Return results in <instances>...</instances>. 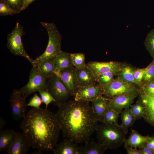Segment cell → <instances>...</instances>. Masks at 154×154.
I'll return each instance as SVG.
<instances>
[{"label": "cell", "mask_w": 154, "mask_h": 154, "mask_svg": "<svg viewBox=\"0 0 154 154\" xmlns=\"http://www.w3.org/2000/svg\"><path fill=\"white\" fill-rule=\"evenodd\" d=\"M89 103L70 100L58 106L56 115L64 138L77 144L90 140L99 121Z\"/></svg>", "instance_id": "1"}, {"label": "cell", "mask_w": 154, "mask_h": 154, "mask_svg": "<svg viewBox=\"0 0 154 154\" xmlns=\"http://www.w3.org/2000/svg\"><path fill=\"white\" fill-rule=\"evenodd\" d=\"M20 128L31 147L41 152L53 151L61 130L56 114L40 108L28 112Z\"/></svg>", "instance_id": "2"}, {"label": "cell", "mask_w": 154, "mask_h": 154, "mask_svg": "<svg viewBox=\"0 0 154 154\" xmlns=\"http://www.w3.org/2000/svg\"><path fill=\"white\" fill-rule=\"evenodd\" d=\"M96 131L98 142L106 150L119 148L126 140V134L121 125L102 122Z\"/></svg>", "instance_id": "3"}, {"label": "cell", "mask_w": 154, "mask_h": 154, "mask_svg": "<svg viewBox=\"0 0 154 154\" xmlns=\"http://www.w3.org/2000/svg\"><path fill=\"white\" fill-rule=\"evenodd\" d=\"M40 23L46 30L48 40L45 51L34 60L36 67L43 60L55 57L62 51L61 48L62 37L55 24L45 22H41Z\"/></svg>", "instance_id": "4"}, {"label": "cell", "mask_w": 154, "mask_h": 154, "mask_svg": "<svg viewBox=\"0 0 154 154\" xmlns=\"http://www.w3.org/2000/svg\"><path fill=\"white\" fill-rule=\"evenodd\" d=\"M25 34L23 27L16 22L14 29L8 35L7 46L11 53L23 57L31 63L33 67H36L34 60L28 54L24 48L22 37Z\"/></svg>", "instance_id": "5"}, {"label": "cell", "mask_w": 154, "mask_h": 154, "mask_svg": "<svg viewBox=\"0 0 154 154\" xmlns=\"http://www.w3.org/2000/svg\"><path fill=\"white\" fill-rule=\"evenodd\" d=\"M100 85L103 96L109 99L122 95L139 93V88L136 85L117 78L107 84Z\"/></svg>", "instance_id": "6"}, {"label": "cell", "mask_w": 154, "mask_h": 154, "mask_svg": "<svg viewBox=\"0 0 154 154\" xmlns=\"http://www.w3.org/2000/svg\"><path fill=\"white\" fill-rule=\"evenodd\" d=\"M49 78L42 75L37 67H33L31 70L27 83L20 88L19 91L25 99L33 93L42 90H48Z\"/></svg>", "instance_id": "7"}, {"label": "cell", "mask_w": 154, "mask_h": 154, "mask_svg": "<svg viewBox=\"0 0 154 154\" xmlns=\"http://www.w3.org/2000/svg\"><path fill=\"white\" fill-rule=\"evenodd\" d=\"M48 91L58 106L66 102L70 96L60 78L55 73L49 78Z\"/></svg>", "instance_id": "8"}, {"label": "cell", "mask_w": 154, "mask_h": 154, "mask_svg": "<svg viewBox=\"0 0 154 154\" xmlns=\"http://www.w3.org/2000/svg\"><path fill=\"white\" fill-rule=\"evenodd\" d=\"M12 118L15 121L23 119L26 115L27 104L19 90L14 89L9 101Z\"/></svg>", "instance_id": "9"}, {"label": "cell", "mask_w": 154, "mask_h": 154, "mask_svg": "<svg viewBox=\"0 0 154 154\" xmlns=\"http://www.w3.org/2000/svg\"><path fill=\"white\" fill-rule=\"evenodd\" d=\"M103 96L100 85L96 82L84 86H78L74 95V100L92 102Z\"/></svg>", "instance_id": "10"}, {"label": "cell", "mask_w": 154, "mask_h": 154, "mask_svg": "<svg viewBox=\"0 0 154 154\" xmlns=\"http://www.w3.org/2000/svg\"><path fill=\"white\" fill-rule=\"evenodd\" d=\"M60 78L70 96H74L78 87V79L74 66L56 73Z\"/></svg>", "instance_id": "11"}, {"label": "cell", "mask_w": 154, "mask_h": 154, "mask_svg": "<svg viewBox=\"0 0 154 154\" xmlns=\"http://www.w3.org/2000/svg\"><path fill=\"white\" fill-rule=\"evenodd\" d=\"M122 63L114 61L100 62L91 61L86 65L92 70L97 80L100 74L104 73L113 71L117 73L120 68Z\"/></svg>", "instance_id": "12"}, {"label": "cell", "mask_w": 154, "mask_h": 154, "mask_svg": "<svg viewBox=\"0 0 154 154\" xmlns=\"http://www.w3.org/2000/svg\"><path fill=\"white\" fill-rule=\"evenodd\" d=\"M139 95V93L124 94L110 99V108L120 113L123 109L130 107Z\"/></svg>", "instance_id": "13"}, {"label": "cell", "mask_w": 154, "mask_h": 154, "mask_svg": "<svg viewBox=\"0 0 154 154\" xmlns=\"http://www.w3.org/2000/svg\"><path fill=\"white\" fill-rule=\"evenodd\" d=\"M31 147L23 133L17 132L16 137L7 154H26Z\"/></svg>", "instance_id": "14"}, {"label": "cell", "mask_w": 154, "mask_h": 154, "mask_svg": "<svg viewBox=\"0 0 154 154\" xmlns=\"http://www.w3.org/2000/svg\"><path fill=\"white\" fill-rule=\"evenodd\" d=\"M80 147L69 139H66L55 145L54 154H79Z\"/></svg>", "instance_id": "15"}, {"label": "cell", "mask_w": 154, "mask_h": 154, "mask_svg": "<svg viewBox=\"0 0 154 154\" xmlns=\"http://www.w3.org/2000/svg\"><path fill=\"white\" fill-rule=\"evenodd\" d=\"M110 99L102 96L92 102V107L100 121H102L105 114L110 109Z\"/></svg>", "instance_id": "16"}, {"label": "cell", "mask_w": 154, "mask_h": 154, "mask_svg": "<svg viewBox=\"0 0 154 154\" xmlns=\"http://www.w3.org/2000/svg\"><path fill=\"white\" fill-rule=\"evenodd\" d=\"M78 86H84L97 82L93 72L86 65L80 68H75Z\"/></svg>", "instance_id": "17"}, {"label": "cell", "mask_w": 154, "mask_h": 154, "mask_svg": "<svg viewBox=\"0 0 154 154\" xmlns=\"http://www.w3.org/2000/svg\"><path fill=\"white\" fill-rule=\"evenodd\" d=\"M17 132L9 129L0 131V152H7L15 140Z\"/></svg>", "instance_id": "18"}, {"label": "cell", "mask_w": 154, "mask_h": 154, "mask_svg": "<svg viewBox=\"0 0 154 154\" xmlns=\"http://www.w3.org/2000/svg\"><path fill=\"white\" fill-rule=\"evenodd\" d=\"M135 69L136 68L130 64L122 63L120 69L117 73V79L124 82L135 84L138 87V84L134 76Z\"/></svg>", "instance_id": "19"}, {"label": "cell", "mask_w": 154, "mask_h": 154, "mask_svg": "<svg viewBox=\"0 0 154 154\" xmlns=\"http://www.w3.org/2000/svg\"><path fill=\"white\" fill-rule=\"evenodd\" d=\"M139 95L145 106L143 118L147 123L154 126V96H148L141 93Z\"/></svg>", "instance_id": "20"}, {"label": "cell", "mask_w": 154, "mask_h": 154, "mask_svg": "<svg viewBox=\"0 0 154 154\" xmlns=\"http://www.w3.org/2000/svg\"><path fill=\"white\" fill-rule=\"evenodd\" d=\"M55 73L69 67L74 66L71 61L70 53L62 51L54 58Z\"/></svg>", "instance_id": "21"}, {"label": "cell", "mask_w": 154, "mask_h": 154, "mask_svg": "<svg viewBox=\"0 0 154 154\" xmlns=\"http://www.w3.org/2000/svg\"><path fill=\"white\" fill-rule=\"evenodd\" d=\"M54 58H49L43 60L37 66L38 71L44 76L50 78L55 74Z\"/></svg>", "instance_id": "22"}, {"label": "cell", "mask_w": 154, "mask_h": 154, "mask_svg": "<svg viewBox=\"0 0 154 154\" xmlns=\"http://www.w3.org/2000/svg\"><path fill=\"white\" fill-rule=\"evenodd\" d=\"M149 137V136H143L137 131L132 129L130 135L125 142L131 147H140L146 143Z\"/></svg>", "instance_id": "23"}, {"label": "cell", "mask_w": 154, "mask_h": 154, "mask_svg": "<svg viewBox=\"0 0 154 154\" xmlns=\"http://www.w3.org/2000/svg\"><path fill=\"white\" fill-rule=\"evenodd\" d=\"M106 150L98 142L90 139L80 147L79 154H103Z\"/></svg>", "instance_id": "24"}, {"label": "cell", "mask_w": 154, "mask_h": 154, "mask_svg": "<svg viewBox=\"0 0 154 154\" xmlns=\"http://www.w3.org/2000/svg\"><path fill=\"white\" fill-rule=\"evenodd\" d=\"M120 117L122 127L126 134L128 133V129L132 126L136 121L131 110L130 107L126 108L121 112Z\"/></svg>", "instance_id": "25"}, {"label": "cell", "mask_w": 154, "mask_h": 154, "mask_svg": "<svg viewBox=\"0 0 154 154\" xmlns=\"http://www.w3.org/2000/svg\"><path fill=\"white\" fill-rule=\"evenodd\" d=\"M130 108L136 121L143 118L145 106L141 99H140L135 104L131 105Z\"/></svg>", "instance_id": "26"}, {"label": "cell", "mask_w": 154, "mask_h": 154, "mask_svg": "<svg viewBox=\"0 0 154 154\" xmlns=\"http://www.w3.org/2000/svg\"><path fill=\"white\" fill-rule=\"evenodd\" d=\"M70 55L72 64L75 68H81L86 65L84 54L82 53H70Z\"/></svg>", "instance_id": "27"}, {"label": "cell", "mask_w": 154, "mask_h": 154, "mask_svg": "<svg viewBox=\"0 0 154 154\" xmlns=\"http://www.w3.org/2000/svg\"><path fill=\"white\" fill-rule=\"evenodd\" d=\"M144 44L153 59H154V29L151 31L147 35Z\"/></svg>", "instance_id": "28"}, {"label": "cell", "mask_w": 154, "mask_h": 154, "mask_svg": "<svg viewBox=\"0 0 154 154\" xmlns=\"http://www.w3.org/2000/svg\"><path fill=\"white\" fill-rule=\"evenodd\" d=\"M119 114L110 108L105 114L101 122L112 124H118V119Z\"/></svg>", "instance_id": "29"}, {"label": "cell", "mask_w": 154, "mask_h": 154, "mask_svg": "<svg viewBox=\"0 0 154 154\" xmlns=\"http://www.w3.org/2000/svg\"><path fill=\"white\" fill-rule=\"evenodd\" d=\"M117 72L110 71L100 74L97 78V82L100 85L107 84L112 82L115 79L114 76L117 75Z\"/></svg>", "instance_id": "30"}, {"label": "cell", "mask_w": 154, "mask_h": 154, "mask_svg": "<svg viewBox=\"0 0 154 154\" xmlns=\"http://www.w3.org/2000/svg\"><path fill=\"white\" fill-rule=\"evenodd\" d=\"M154 81V59L146 67V70L143 76L142 83Z\"/></svg>", "instance_id": "31"}, {"label": "cell", "mask_w": 154, "mask_h": 154, "mask_svg": "<svg viewBox=\"0 0 154 154\" xmlns=\"http://www.w3.org/2000/svg\"><path fill=\"white\" fill-rule=\"evenodd\" d=\"M139 93L148 96H154V81L143 83L139 88Z\"/></svg>", "instance_id": "32"}, {"label": "cell", "mask_w": 154, "mask_h": 154, "mask_svg": "<svg viewBox=\"0 0 154 154\" xmlns=\"http://www.w3.org/2000/svg\"><path fill=\"white\" fill-rule=\"evenodd\" d=\"M20 12L14 10L4 1L0 0V16L12 15Z\"/></svg>", "instance_id": "33"}, {"label": "cell", "mask_w": 154, "mask_h": 154, "mask_svg": "<svg viewBox=\"0 0 154 154\" xmlns=\"http://www.w3.org/2000/svg\"><path fill=\"white\" fill-rule=\"evenodd\" d=\"M6 3L13 9L21 12L22 11L23 0H1Z\"/></svg>", "instance_id": "34"}, {"label": "cell", "mask_w": 154, "mask_h": 154, "mask_svg": "<svg viewBox=\"0 0 154 154\" xmlns=\"http://www.w3.org/2000/svg\"><path fill=\"white\" fill-rule=\"evenodd\" d=\"M42 102L46 105L47 109L48 105L52 102H55V100L50 94L47 90H42L39 91Z\"/></svg>", "instance_id": "35"}, {"label": "cell", "mask_w": 154, "mask_h": 154, "mask_svg": "<svg viewBox=\"0 0 154 154\" xmlns=\"http://www.w3.org/2000/svg\"><path fill=\"white\" fill-rule=\"evenodd\" d=\"M146 70V67L143 68H137L135 69L134 76L138 84L139 88L142 84V80Z\"/></svg>", "instance_id": "36"}, {"label": "cell", "mask_w": 154, "mask_h": 154, "mask_svg": "<svg viewBox=\"0 0 154 154\" xmlns=\"http://www.w3.org/2000/svg\"><path fill=\"white\" fill-rule=\"evenodd\" d=\"M42 103L41 98L36 93L27 104V106L32 107L33 108H40Z\"/></svg>", "instance_id": "37"}, {"label": "cell", "mask_w": 154, "mask_h": 154, "mask_svg": "<svg viewBox=\"0 0 154 154\" xmlns=\"http://www.w3.org/2000/svg\"><path fill=\"white\" fill-rule=\"evenodd\" d=\"M124 147L128 154H141L139 150L137 149V148H134L128 146L125 142L124 143Z\"/></svg>", "instance_id": "38"}, {"label": "cell", "mask_w": 154, "mask_h": 154, "mask_svg": "<svg viewBox=\"0 0 154 154\" xmlns=\"http://www.w3.org/2000/svg\"><path fill=\"white\" fill-rule=\"evenodd\" d=\"M141 154H154V152L147 145L146 143L143 146L139 147Z\"/></svg>", "instance_id": "39"}, {"label": "cell", "mask_w": 154, "mask_h": 154, "mask_svg": "<svg viewBox=\"0 0 154 154\" xmlns=\"http://www.w3.org/2000/svg\"><path fill=\"white\" fill-rule=\"evenodd\" d=\"M146 143L147 146L154 153V137L149 136Z\"/></svg>", "instance_id": "40"}, {"label": "cell", "mask_w": 154, "mask_h": 154, "mask_svg": "<svg viewBox=\"0 0 154 154\" xmlns=\"http://www.w3.org/2000/svg\"><path fill=\"white\" fill-rule=\"evenodd\" d=\"M36 0H23V5L22 11L26 9L33 2Z\"/></svg>", "instance_id": "41"}, {"label": "cell", "mask_w": 154, "mask_h": 154, "mask_svg": "<svg viewBox=\"0 0 154 154\" xmlns=\"http://www.w3.org/2000/svg\"><path fill=\"white\" fill-rule=\"evenodd\" d=\"M7 124L6 122L2 117H0V131L3 129V128Z\"/></svg>", "instance_id": "42"}]
</instances>
